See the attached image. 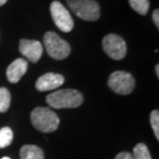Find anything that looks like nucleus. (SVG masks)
<instances>
[{"instance_id":"1","label":"nucleus","mask_w":159,"mask_h":159,"mask_svg":"<svg viewBox=\"0 0 159 159\" xmlns=\"http://www.w3.org/2000/svg\"><path fill=\"white\" fill-rule=\"evenodd\" d=\"M46 100L54 109H74L83 103V95L75 89H62L50 93Z\"/></svg>"},{"instance_id":"2","label":"nucleus","mask_w":159,"mask_h":159,"mask_svg":"<svg viewBox=\"0 0 159 159\" xmlns=\"http://www.w3.org/2000/svg\"><path fill=\"white\" fill-rule=\"evenodd\" d=\"M31 123L37 130L49 133L57 130L59 126V118L49 107H35L30 115Z\"/></svg>"},{"instance_id":"3","label":"nucleus","mask_w":159,"mask_h":159,"mask_svg":"<svg viewBox=\"0 0 159 159\" xmlns=\"http://www.w3.org/2000/svg\"><path fill=\"white\" fill-rule=\"evenodd\" d=\"M43 43L50 57L56 60H63L70 54V46L58 34L49 31L43 35Z\"/></svg>"},{"instance_id":"4","label":"nucleus","mask_w":159,"mask_h":159,"mask_svg":"<svg viewBox=\"0 0 159 159\" xmlns=\"http://www.w3.org/2000/svg\"><path fill=\"white\" fill-rule=\"evenodd\" d=\"M67 5L82 20L94 22L100 17L99 4L95 0H67Z\"/></svg>"},{"instance_id":"5","label":"nucleus","mask_w":159,"mask_h":159,"mask_svg":"<svg viewBox=\"0 0 159 159\" xmlns=\"http://www.w3.org/2000/svg\"><path fill=\"white\" fill-rule=\"evenodd\" d=\"M107 85L117 94L128 95L134 89L135 81L129 72L119 70L111 74Z\"/></svg>"},{"instance_id":"6","label":"nucleus","mask_w":159,"mask_h":159,"mask_svg":"<svg viewBox=\"0 0 159 159\" xmlns=\"http://www.w3.org/2000/svg\"><path fill=\"white\" fill-rule=\"evenodd\" d=\"M51 15H52L54 23L63 32H70L74 29V20L67 8L59 1H53L50 6Z\"/></svg>"},{"instance_id":"7","label":"nucleus","mask_w":159,"mask_h":159,"mask_svg":"<svg viewBox=\"0 0 159 159\" xmlns=\"http://www.w3.org/2000/svg\"><path fill=\"white\" fill-rule=\"evenodd\" d=\"M103 51L114 60H121L126 56L127 46L122 37L117 34L111 33L103 37L102 39Z\"/></svg>"},{"instance_id":"8","label":"nucleus","mask_w":159,"mask_h":159,"mask_svg":"<svg viewBox=\"0 0 159 159\" xmlns=\"http://www.w3.org/2000/svg\"><path fill=\"white\" fill-rule=\"evenodd\" d=\"M20 53L29 61L36 63L43 55V44L37 40L30 39H21L19 44Z\"/></svg>"},{"instance_id":"9","label":"nucleus","mask_w":159,"mask_h":159,"mask_svg":"<svg viewBox=\"0 0 159 159\" xmlns=\"http://www.w3.org/2000/svg\"><path fill=\"white\" fill-rule=\"evenodd\" d=\"M64 81L65 79L63 75L54 74V72H48V74H44L37 79L35 87L40 92L55 90L64 84Z\"/></svg>"},{"instance_id":"10","label":"nucleus","mask_w":159,"mask_h":159,"mask_svg":"<svg viewBox=\"0 0 159 159\" xmlns=\"http://www.w3.org/2000/svg\"><path fill=\"white\" fill-rule=\"evenodd\" d=\"M28 69V62L27 60L23 58H18L16 59L14 62H11L9 66L6 69V77L9 83H18L22 77L26 74Z\"/></svg>"},{"instance_id":"11","label":"nucleus","mask_w":159,"mask_h":159,"mask_svg":"<svg viewBox=\"0 0 159 159\" xmlns=\"http://www.w3.org/2000/svg\"><path fill=\"white\" fill-rule=\"evenodd\" d=\"M20 159H44V154L35 145H25L21 148Z\"/></svg>"},{"instance_id":"12","label":"nucleus","mask_w":159,"mask_h":159,"mask_svg":"<svg viewBox=\"0 0 159 159\" xmlns=\"http://www.w3.org/2000/svg\"><path fill=\"white\" fill-rule=\"evenodd\" d=\"M128 2L133 11H136L138 14L142 16L147 15L149 7H150L149 0H128Z\"/></svg>"},{"instance_id":"13","label":"nucleus","mask_w":159,"mask_h":159,"mask_svg":"<svg viewBox=\"0 0 159 159\" xmlns=\"http://www.w3.org/2000/svg\"><path fill=\"white\" fill-rule=\"evenodd\" d=\"M14 139V133L9 127L5 126L0 129V149L8 147Z\"/></svg>"},{"instance_id":"14","label":"nucleus","mask_w":159,"mask_h":159,"mask_svg":"<svg viewBox=\"0 0 159 159\" xmlns=\"http://www.w3.org/2000/svg\"><path fill=\"white\" fill-rule=\"evenodd\" d=\"M11 93L6 88H0V113H5L11 106Z\"/></svg>"},{"instance_id":"15","label":"nucleus","mask_w":159,"mask_h":159,"mask_svg":"<svg viewBox=\"0 0 159 159\" xmlns=\"http://www.w3.org/2000/svg\"><path fill=\"white\" fill-rule=\"evenodd\" d=\"M132 157L133 159H152L147 146L145 144H142V143H139L133 148Z\"/></svg>"},{"instance_id":"16","label":"nucleus","mask_w":159,"mask_h":159,"mask_svg":"<svg viewBox=\"0 0 159 159\" xmlns=\"http://www.w3.org/2000/svg\"><path fill=\"white\" fill-rule=\"evenodd\" d=\"M150 122L152 128H153L155 138L159 139V112L157 110L152 111L150 115Z\"/></svg>"},{"instance_id":"17","label":"nucleus","mask_w":159,"mask_h":159,"mask_svg":"<svg viewBox=\"0 0 159 159\" xmlns=\"http://www.w3.org/2000/svg\"><path fill=\"white\" fill-rule=\"evenodd\" d=\"M115 159H133V157L128 152H121L115 157Z\"/></svg>"},{"instance_id":"18","label":"nucleus","mask_w":159,"mask_h":159,"mask_svg":"<svg viewBox=\"0 0 159 159\" xmlns=\"http://www.w3.org/2000/svg\"><path fill=\"white\" fill-rule=\"evenodd\" d=\"M152 18H153V22L155 24V26L158 29L159 28V11L158 9H155L153 11V14H152Z\"/></svg>"},{"instance_id":"19","label":"nucleus","mask_w":159,"mask_h":159,"mask_svg":"<svg viewBox=\"0 0 159 159\" xmlns=\"http://www.w3.org/2000/svg\"><path fill=\"white\" fill-rule=\"evenodd\" d=\"M155 70H156V75L157 78H159V65L156 64V66H155Z\"/></svg>"},{"instance_id":"20","label":"nucleus","mask_w":159,"mask_h":159,"mask_svg":"<svg viewBox=\"0 0 159 159\" xmlns=\"http://www.w3.org/2000/svg\"><path fill=\"white\" fill-rule=\"evenodd\" d=\"M6 2H7V0H0V6L4 5Z\"/></svg>"},{"instance_id":"21","label":"nucleus","mask_w":159,"mask_h":159,"mask_svg":"<svg viewBox=\"0 0 159 159\" xmlns=\"http://www.w3.org/2000/svg\"><path fill=\"white\" fill-rule=\"evenodd\" d=\"M1 159H11V158H9V157H2Z\"/></svg>"}]
</instances>
